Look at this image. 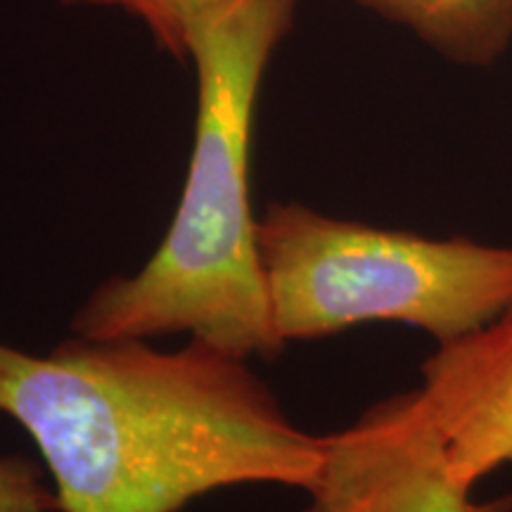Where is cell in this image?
I'll use <instances>...</instances> for the list:
<instances>
[{"label": "cell", "mask_w": 512, "mask_h": 512, "mask_svg": "<svg viewBox=\"0 0 512 512\" xmlns=\"http://www.w3.org/2000/svg\"><path fill=\"white\" fill-rule=\"evenodd\" d=\"M69 8H110L138 19L159 50L188 62L190 38L228 0H62Z\"/></svg>", "instance_id": "obj_6"}, {"label": "cell", "mask_w": 512, "mask_h": 512, "mask_svg": "<svg viewBox=\"0 0 512 512\" xmlns=\"http://www.w3.org/2000/svg\"><path fill=\"white\" fill-rule=\"evenodd\" d=\"M434 373L328 434L304 512H512V494L477 501L451 463L456 396Z\"/></svg>", "instance_id": "obj_4"}, {"label": "cell", "mask_w": 512, "mask_h": 512, "mask_svg": "<svg viewBox=\"0 0 512 512\" xmlns=\"http://www.w3.org/2000/svg\"><path fill=\"white\" fill-rule=\"evenodd\" d=\"M465 67H491L512 46V0H354Z\"/></svg>", "instance_id": "obj_5"}, {"label": "cell", "mask_w": 512, "mask_h": 512, "mask_svg": "<svg viewBox=\"0 0 512 512\" xmlns=\"http://www.w3.org/2000/svg\"><path fill=\"white\" fill-rule=\"evenodd\" d=\"M297 5L228 0L195 29V140L176 216L143 271L110 278L81 306L72 323L79 337L188 332L240 358L283 354L256 249L249 152L261 83Z\"/></svg>", "instance_id": "obj_2"}, {"label": "cell", "mask_w": 512, "mask_h": 512, "mask_svg": "<svg viewBox=\"0 0 512 512\" xmlns=\"http://www.w3.org/2000/svg\"><path fill=\"white\" fill-rule=\"evenodd\" d=\"M247 358L192 339L0 342V413L34 439L60 512H178L238 484L309 489L325 437L287 418Z\"/></svg>", "instance_id": "obj_1"}, {"label": "cell", "mask_w": 512, "mask_h": 512, "mask_svg": "<svg viewBox=\"0 0 512 512\" xmlns=\"http://www.w3.org/2000/svg\"><path fill=\"white\" fill-rule=\"evenodd\" d=\"M256 249L285 344L392 320L446 347L512 311V247L434 240L271 202L256 221Z\"/></svg>", "instance_id": "obj_3"}, {"label": "cell", "mask_w": 512, "mask_h": 512, "mask_svg": "<svg viewBox=\"0 0 512 512\" xmlns=\"http://www.w3.org/2000/svg\"><path fill=\"white\" fill-rule=\"evenodd\" d=\"M0 512H60L43 467L24 456H0Z\"/></svg>", "instance_id": "obj_7"}]
</instances>
